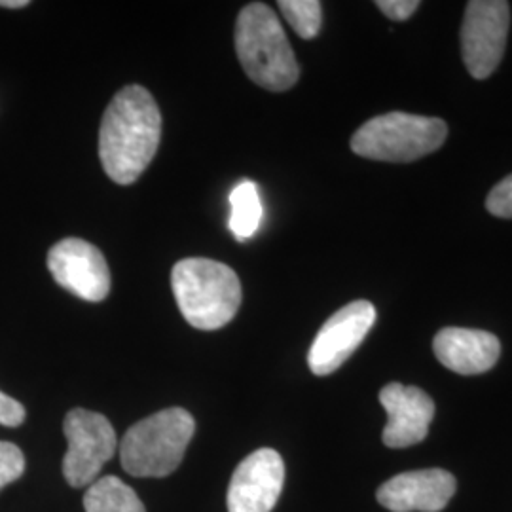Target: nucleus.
<instances>
[{"label": "nucleus", "instance_id": "8", "mask_svg": "<svg viewBox=\"0 0 512 512\" xmlns=\"http://www.w3.org/2000/svg\"><path fill=\"white\" fill-rule=\"evenodd\" d=\"M376 323V308L368 300H355L336 311L317 332L308 365L315 376L336 372L361 346L368 330Z\"/></svg>", "mask_w": 512, "mask_h": 512}, {"label": "nucleus", "instance_id": "13", "mask_svg": "<svg viewBox=\"0 0 512 512\" xmlns=\"http://www.w3.org/2000/svg\"><path fill=\"white\" fill-rule=\"evenodd\" d=\"M433 351L452 372L476 376L494 368L501 355V344L495 334L486 330L448 327L435 336Z\"/></svg>", "mask_w": 512, "mask_h": 512}, {"label": "nucleus", "instance_id": "20", "mask_svg": "<svg viewBox=\"0 0 512 512\" xmlns=\"http://www.w3.org/2000/svg\"><path fill=\"white\" fill-rule=\"evenodd\" d=\"M25 421V408L16 399L4 395L0 391V425L19 427Z\"/></svg>", "mask_w": 512, "mask_h": 512}, {"label": "nucleus", "instance_id": "6", "mask_svg": "<svg viewBox=\"0 0 512 512\" xmlns=\"http://www.w3.org/2000/svg\"><path fill=\"white\" fill-rule=\"evenodd\" d=\"M69 442L63 458V475L73 488L92 486L101 469L116 454V433L110 421L92 410L74 408L63 421Z\"/></svg>", "mask_w": 512, "mask_h": 512}, {"label": "nucleus", "instance_id": "18", "mask_svg": "<svg viewBox=\"0 0 512 512\" xmlns=\"http://www.w3.org/2000/svg\"><path fill=\"white\" fill-rule=\"evenodd\" d=\"M486 209L499 219H512V175L495 184L488 194Z\"/></svg>", "mask_w": 512, "mask_h": 512}, {"label": "nucleus", "instance_id": "9", "mask_svg": "<svg viewBox=\"0 0 512 512\" xmlns=\"http://www.w3.org/2000/svg\"><path fill=\"white\" fill-rule=\"evenodd\" d=\"M48 270L57 285L82 300L101 302L109 296V264L90 241L67 238L55 243L48 253Z\"/></svg>", "mask_w": 512, "mask_h": 512}, {"label": "nucleus", "instance_id": "5", "mask_svg": "<svg viewBox=\"0 0 512 512\" xmlns=\"http://www.w3.org/2000/svg\"><path fill=\"white\" fill-rule=\"evenodd\" d=\"M446 137L448 126L440 118L387 112L355 131L351 150L366 160L410 164L439 150Z\"/></svg>", "mask_w": 512, "mask_h": 512}, {"label": "nucleus", "instance_id": "1", "mask_svg": "<svg viewBox=\"0 0 512 512\" xmlns=\"http://www.w3.org/2000/svg\"><path fill=\"white\" fill-rule=\"evenodd\" d=\"M162 139V114L143 86L114 95L99 129V160L116 184L135 183L156 156Z\"/></svg>", "mask_w": 512, "mask_h": 512}, {"label": "nucleus", "instance_id": "12", "mask_svg": "<svg viewBox=\"0 0 512 512\" xmlns=\"http://www.w3.org/2000/svg\"><path fill=\"white\" fill-rule=\"evenodd\" d=\"M380 403L387 412L385 446L408 448L425 440L435 418V403L425 391L412 385H385L380 391Z\"/></svg>", "mask_w": 512, "mask_h": 512}, {"label": "nucleus", "instance_id": "14", "mask_svg": "<svg viewBox=\"0 0 512 512\" xmlns=\"http://www.w3.org/2000/svg\"><path fill=\"white\" fill-rule=\"evenodd\" d=\"M86 512H147L139 495L116 476L97 478L84 495Z\"/></svg>", "mask_w": 512, "mask_h": 512}, {"label": "nucleus", "instance_id": "21", "mask_svg": "<svg viewBox=\"0 0 512 512\" xmlns=\"http://www.w3.org/2000/svg\"><path fill=\"white\" fill-rule=\"evenodd\" d=\"M2 8H25L29 6V0H0Z\"/></svg>", "mask_w": 512, "mask_h": 512}, {"label": "nucleus", "instance_id": "3", "mask_svg": "<svg viewBox=\"0 0 512 512\" xmlns=\"http://www.w3.org/2000/svg\"><path fill=\"white\" fill-rule=\"evenodd\" d=\"M171 287L186 323L194 329H222L241 306L238 274L211 258L177 262L171 272Z\"/></svg>", "mask_w": 512, "mask_h": 512}, {"label": "nucleus", "instance_id": "15", "mask_svg": "<svg viewBox=\"0 0 512 512\" xmlns=\"http://www.w3.org/2000/svg\"><path fill=\"white\" fill-rule=\"evenodd\" d=\"M230 230L232 234L239 239L253 238L256 230L260 228L262 222V202L258 194V186L253 181H241V183L232 190L230 194Z\"/></svg>", "mask_w": 512, "mask_h": 512}, {"label": "nucleus", "instance_id": "11", "mask_svg": "<svg viewBox=\"0 0 512 512\" xmlns=\"http://www.w3.org/2000/svg\"><path fill=\"white\" fill-rule=\"evenodd\" d=\"M454 494V475L444 469H423L389 478L376 497L391 512H440Z\"/></svg>", "mask_w": 512, "mask_h": 512}, {"label": "nucleus", "instance_id": "16", "mask_svg": "<svg viewBox=\"0 0 512 512\" xmlns=\"http://www.w3.org/2000/svg\"><path fill=\"white\" fill-rule=\"evenodd\" d=\"M277 6L300 37L310 40L319 35L323 23V8L319 0H281Z\"/></svg>", "mask_w": 512, "mask_h": 512}, {"label": "nucleus", "instance_id": "17", "mask_svg": "<svg viewBox=\"0 0 512 512\" xmlns=\"http://www.w3.org/2000/svg\"><path fill=\"white\" fill-rule=\"evenodd\" d=\"M25 473V458L16 444L0 440V490Z\"/></svg>", "mask_w": 512, "mask_h": 512}, {"label": "nucleus", "instance_id": "4", "mask_svg": "<svg viewBox=\"0 0 512 512\" xmlns=\"http://www.w3.org/2000/svg\"><path fill=\"white\" fill-rule=\"evenodd\" d=\"M196 431L184 408H165L129 427L120 444L122 469L137 478H162L179 469Z\"/></svg>", "mask_w": 512, "mask_h": 512}, {"label": "nucleus", "instance_id": "19", "mask_svg": "<svg viewBox=\"0 0 512 512\" xmlns=\"http://www.w3.org/2000/svg\"><path fill=\"white\" fill-rule=\"evenodd\" d=\"M376 6L391 21H406L418 8V0H378Z\"/></svg>", "mask_w": 512, "mask_h": 512}, {"label": "nucleus", "instance_id": "2", "mask_svg": "<svg viewBox=\"0 0 512 512\" xmlns=\"http://www.w3.org/2000/svg\"><path fill=\"white\" fill-rule=\"evenodd\" d=\"M236 52L245 74L268 92H287L300 78L293 48L268 4L251 2L239 12Z\"/></svg>", "mask_w": 512, "mask_h": 512}, {"label": "nucleus", "instance_id": "7", "mask_svg": "<svg viewBox=\"0 0 512 512\" xmlns=\"http://www.w3.org/2000/svg\"><path fill=\"white\" fill-rule=\"evenodd\" d=\"M511 27V6L505 0H473L461 25V55L469 74L484 80L499 67Z\"/></svg>", "mask_w": 512, "mask_h": 512}, {"label": "nucleus", "instance_id": "10", "mask_svg": "<svg viewBox=\"0 0 512 512\" xmlns=\"http://www.w3.org/2000/svg\"><path fill=\"white\" fill-rule=\"evenodd\" d=\"M285 484V463L272 448L243 459L228 488V512H272Z\"/></svg>", "mask_w": 512, "mask_h": 512}]
</instances>
